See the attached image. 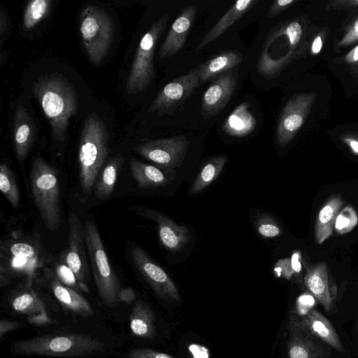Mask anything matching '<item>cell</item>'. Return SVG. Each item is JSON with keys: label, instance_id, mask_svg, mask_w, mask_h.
<instances>
[{"label": "cell", "instance_id": "obj_1", "mask_svg": "<svg viewBox=\"0 0 358 358\" xmlns=\"http://www.w3.org/2000/svg\"><path fill=\"white\" fill-rule=\"evenodd\" d=\"M50 261L38 234L16 231L0 244V284L25 278L30 284Z\"/></svg>", "mask_w": 358, "mask_h": 358}, {"label": "cell", "instance_id": "obj_2", "mask_svg": "<svg viewBox=\"0 0 358 358\" xmlns=\"http://www.w3.org/2000/svg\"><path fill=\"white\" fill-rule=\"evenodd\" d=\"M32 91L50 123L52 137L63 142L69 120L78 110L77 96L73 85L62 76L52 73L38 79Z\"/></svg>", "mask_w": 358, "mask_h": 358}, {"label": "cell", "instance_id": "obj_3", "mask_svg": "<svg viewBox=\"0 0 358 358\" xmlns=\"http://www.w3.org/2000/svg\"><path fill=\"white\" fill-rule=\"evenodd\" d=\"M109 133L96 114H89L79 141V179L82 194H91L108 155Z\"/></svg>", "mask_w": 358, "mask_h": 358}, {"label": "cell", "instance_id": "obj_4", "mask_svg": "<svg viewBox=\"0 0 358 358\" xmlns=\"http://www.w3.org/2000/svg\"><path fill=\"white\" fill-rule=\"evenodd\" d=\"M104 346L101 341L87 334H49L16 341L10 351L17 355L69 358L90 355Z\"/></svg>", "mask_w": 358, "mask_h": 358}, {"label": "cell", "instance_id": "obj_5", "mask_svg": "<svg viewBox=\"0 0 358 358\" xmlns=\"http://www.w3.org/2000/svg\"><path fill=\"white\" fill-rule=\"evenodd\" d=\"M32 196L38 213L50 231L62 224L60 191L56 170L41 157L33 159L30 171Z\"/></svg>", "mask_w": 358, "mask_h": 358}, {"label": "cell", "instance_id": "obj_6", "mask_svg": "<svg viewBox=\"0 0 358 358\" xmlns=\"http://www.w3.org/2000/svg\"><path fill=\"white\" fill-rule=\"evenodd\" d=\"M84 229L90 267L99 297L104 304L114 306L120 302L119 294L121 288L118 278L108 261L101 237L94 222H86Z\"/></svg>", "mask_w": 358, "mask_h": 358}, {"label": "cell", "instance_id": "obj_7", "mask_svg": "<svg viewBox=\"0 0 358 358\" xmlns=\"http://www.w3.org/2000/svg\"><path fill=\"white\" fill-rule=\"evenodd\" d=\"M79 31L89 59L99 64L113 41L115 26L111 17L105 10L88 5L80 12Z\"/></svg>", "mask_w": 358, "mask_h": 358}, {"label": "cell", "instance_id": "obj_8", "mask_svg": "<svg viewBox=\"0 0 358 358\" xmlns=\"http://www.w3.org/2000/svg\"><path fill=\"white\" fill-rule=\"evenodd\" d=\"M169 20V15H162L152 24L139 41L126 83L128 94L141 92L151 84L155 77V49Z\"/></svg>", "mask_w": 358, "mask_h": 358}, {"label": "cell", "instance_id": "obj_9", "mask_svg": "<svg viewBox=\"0 0 358 358\" xmlns=\"http://www.w3.org/2000/svg\"><path fill=\"white\" fill-rule=\"evenodd\" d=\"M129 257L134 266L161 299L167 302H180L179 291L167 273L137 245L129 248Z\"/></svg>", "mask_w": 358, "mask_h": 358}, {"label": "cell", "instance_id": "obj_10", "mask_svg": "<svg viewBox=\"0 0 358 358\" xmlns=\"http://www.w3.org/2000/svg\"><path fill=\"white\" fill-rule=\"evenodd\" d=\"M85 249V229L80 218L71 213L69 217L68 246L62 252L60 259L75 274L80 290L87 293L89 266Z\"/></svg>", "mask_w": 358, "mask_h": 358}, {"label": "cell", "instance_id": "obj_11", "mask_svg": "<svg viewBox=\"0 0 358 358\" xmlns=\"http://www.w3.org/2000/svg\"><path fill=\"white\" fill-rule=\"evenodd\" d=\"M315 92L299 93L292 96L285 105L276 128V140L285 146L295 137L305 122L315 102Z\"/></svg>", "mask_w": 358, "mask_h": 358}, {"label": "cell", "instance_id": "obj_12", "mask_svg": "<svg viewBox=\"0 0 358 358\" xmlns=\"http://www.w3.org/2000/svg\"><path fill=\"white\" fill-rule=\"evenodd\" d=\"M196 75L191 70L168 83L157 94L148 112L173 115L199 86Z\"/></svg>", "mask_w": 358, "mask_h": 358}, {"label": "cell", "instance_id": "obj_13", "mask_svg": "<svg viewBox=\"0 0 358 358\" xmlns=\"http://www.w3.org/2000/svg\"><path fill=\"white\" fill-rule=\"evenodd\" d=\"M189 145L188 139L179 135L148 141L134 149L144 158L162 167L172 168L182 161Z\"/></svg>", "mask_w": 358, "mask_h": 358}, {"label": "cell", "instance_id": "obj_14", "mask_svg": "<svg viewBox=\"0 0 358 358\" xmlns=\"http://www.w3.org/2000/svg\"><path fill=\"white\" fill-rule=\"evenodd\" d=\"M129 210L157 223L160 241L169 251L179 252L189 243L188 228L176 224L162 213L141 206H131Z\"/></svg>", "mask_w": 358, "mask_h": 358}, {"label": "cell", "instance_id": "obj_15", "mask_svg": "<svg viewBox=\"0 0 358 358\" xmlns=\"http://www.w3.org/2000/svg\"><path fill=\"white\" fill-rule=\"evenodd\" d=\"M288 323L303 329L339 352H345L336 330L329 320L318 310L308 308L303 314L291 312Z\"/></svg>", "mask_w": 358, "mask_h": 358}, {"label": "cell", "instance_id": "obj_16", "mask_svg": "<svg viewBox=\"0 0 358 358\" xmlns=\"http://www.w3.org/2000/svg\"><path fill=\"white\" fill-rule=\"evenodd\" d=\"M236 87V78L233 71L223 73L213 80L203 94L201 115L205 119L219 114L229 103Z\"/></svg>", "mask_w": 358, "mask_h": 358}, {"label": "cell", "instance_id": "obj_17", "mask_svg": "<svg viewBox=\"0 0 358 358\" xmlns=\"http://www.w3.org/2000/svg\"><path fill=\"white\" fill-rule=\"evenodd\" d=\"M303 280L306 288L324 310L331 313L336 301V288L329 275L327 264L321 262L306 265Z\"/></svg>", "mask_w": 358, "mask_h": 358}, {"label": "cell", "instance_id": "obj_18", "mask_svg": "<svg viewBox=\"0 0 358 358\" xmlns=\"http://www.w3.org/2000/svg\"><path fill=\"white\" fill-rule=\"evenodd\" d=\"M287 329L289 358H327L329 356L331 351L323 341L294 324L287 323Z\"/></svg>", "mask_w": 358, "mask_h": 358}, {"label": "cell", "instance_id": "obj_19", "mask_svg": "<svg viewBox=\"0 0 358 358\" xmlns=\"http://www.w3.org/2000/svg\"><path fill=\"white\" fill-rule=\"evenodd\" d=\"M196 13V7L194 5L185 6L180 10L159 48L161 59L173 56L184 47Z\"/></svg>", "mask_w": 358, "mask_h": 358}, {"label": "cell", "instance_id": "obj_20", "mask_svg": "<svg viewBox=\"0 0 358 358\" xmlns=\"http://www.w3.org/2000/svg\"><path fill=\"white\" fill-rule=\"evenodd\" d=\"M44 271L50 281L53 294L64 308L83 317H90L94 314L90 303L85 297L76 290L64 285L52 271L46 268Z\"/></svg>", "mask_w": 358, "mask_h": 358}, {"label": "cell", "instance_id": "obj_21", "mask_svg": "<svg viewBox=\"0 0 358 358\" xmlns=\"http://www.w3.org/2000/svg\"><path fill=\"white\" fill-rule=\"evenodd\" d=\"M13 123L15 150L18 160L22 162L35 141L36 126L29 112L20 105L15 110Z\"/></svg>", "mask_w": 358, "mask_h": 358}, {"label": "cell", "instance_id": "obj_22", "mask_svg": "<svg viewBox=\"0 0 358 358\" xmlns=\"http://www.w3.org/2000/svg\"><path fill=\"white\" fill-rule=\"evenodd\" d=\"M243 60L241 52L236 50L224 51L191 69L199 80L200 85L211 78L225 73L238 66Z\"/></svg>", "mask_w": 358, "mask_h": 358}, {"label": "cell", "instance_id": "obj_23", "mask_svg": "<svg viewBox=\"0 0 358 358\" xmlns=\"http://www.w3.org/2000/svg\"><path fill=\"white\" fill-rule=\"evenodd\" d=\"M258 2L259 0H239L236 1L207 32L198 44L196 50H200L210 43L216 40Z\"/></svg>", "mask_w": 358, "mask_h": 358}, {"label": "cell", "instance_id": "obj_24", "mask_svg": "<svg viewBox=\"0 0 358 358\" xmlns=\"http://www.w3.org/2000/svg\"><path fill=\"white\" fill-rule=\"evenodd\" d=\"M155 321V314L149 306L142 300L136 301L129 316L132 334L142 338H154L156 335Z\"/></svg>", "mask_w": 358, "mask_h": 358}, {"label": "cell", "instance_id": "obj_25", "mask_svg": "<svg viewBox=\"0 0 358 358\" xmlns=\"http://www.w3.org/2000/svg\"><path fill=\"white\" fill-rule=\"evenodd\" d=\"M255 127L256 120L250 110L249 103L243 102L224 120L222 129L229 136L243 137L250 134Z\"/></svg>", "mask_w": 358, "mask_h": 358}, {"label": "cell", "instance_id": "obj_26", "mask_svg": "<svg viewBox=\"0 0 358 358\" xmlns=\"http://www.w3.org/2000/svg\"><path fill=\"white\" fill-rule=\"evenodd\" d=\"M131 176L141 189L155 188L169 185L171 182L157 167L132 158L129 162Z\"/></svg>", "mask_w": 358, "mask_h": 358}, {"label": "cell", "instance_id": "obj_27", "mask_svg": "<svg viewBox=\"0 0 358 358\" xmlns=\"http://www.w3.org/2000/svg\"><path fill=\"white\" fill-rule=\"evenodd\" d=\"M343 205V201L338 196L331 197L318 213L315 223V240L322 244L329 238L333 232L335 220Z\"/></svg>", "mask_w": 358, "mask_h": 358}, {"label": "cell", "instance_id": "obj_28", "mask_svg": "<svg viewBox=\"0 0 358 358\" xmlns=\"http://www.w3.org/2000/svg\"><path fill=\"white\" fill-rule=\"evenodd\" d=\"M123 163V157L117 155L101 170L94 185L95 195L99 199H106L113 194Z\"/></svg>", "mask_w": 358, "mask_h": 358}, {"label": "cell", "instance_id": "obj_29", "mask_svg": "<svg viewBox=\"0 0 358 358\" xmlns=\"http://www.w3.org/2000/svg\"><path fill=\"white\" fill-rule=\"evenodd\" d=\"M227 162V157L224 155H218L210 159L198 173L191 187L190 193L198 194L214 182L221 173Z\"/></svg>", "mask_w": 358, "mask_h": 358}, {"label": "cell", "instance_id": "obj_30", "mask_svg": "<svg viewBox=\"0 0 358 358\" xmlns=\"http://www.w3.org/2000/svg\"><path fill=\"white\" fill-rule=\"evenodd\" d=\"M11 304L17 313L29 316L46 312L43 301L31 289L18 293L12 300Z\"/></svg>", "mask_w": 358, "mask_h": 358}, {"label": "cell", "instance_id": "obj_31", "mask_svg": "<svg viewBox=\"0 0 358 358\" xmlns=\"http://www.w3.org/2000/svg\"><path fill=\"white\" fill-rule=\"evenodd\" d=\"M52 0H32L27 3L22 18L25 30H31L46 18L52 8Z\"/></svg>", "mask_w": 358, "mask_h": 358}, {"label": "cell", "instance_id": "obj_32", "mask_svg": "<svg viewBox=\"0 0 358 358\" xmlns=\"http://www.w3.org/2000/svg\"><path fill=\"white\" fill-rule=\"evenodd\" d=\"M0 190L15 208L19 206L20 192L14 173L6 164L0 165Z\"/></svg>", "mask_w": 358, "mask_h": 358}, {"label": "cell", "instance_id": "obj_33", "mask_svg": "<svg viewBox=\"0 0 358 358\" xmlns=\"http://www.w3.org/2000/svg\"><path fill=\"white\" fill-rule=\"evenodd\" d=\"M357 224V212L352 207L348 206L339 211L334 227L338 234H344L350 232Z\"/></svg>", "mask_w": 358, "mask_h": 358}, {"label": "cell", "instance_id": "obj_34", "mask_svg": "<svg viewBox=\"0 0 358 358\" xmlns=\"http://www.w3.org/2000/svg\"><path fill=\"white\" fill-rule=\"evenodd\" d=\"M54 268L56 276L64 285L76 291L80 289L75 274L61 259L55 264Z\"/></svg>", "mask_w": 358, "mask_h": 358}, {"label": "cell", "instance_id": "obj_35", "mask_svg": "<svg viewBox=\"0 0 358 358\" xmlns=\"http://www.w3.org/2000/svg\"><path fill=\"white\" fill-rule=\"evenodd\" d=\"M257 229L259 234L266 238H274L281 234V229L271 217H264L259 220Z\"/></svg>", "mask_w": 358, "mask_h": 358}, {"label": "cell", "instance_id": "obj_36", "mask_svg": "<svg viewBox=\"0 0 358 358\" xmlns=\"http://www.w3.org/2000/svg\"><path fill=\"white\" fill-rule=\"evenodd\" d=\"M357 42H358V16L348 25L343 37L338 43V46L347 47Z\"/></svg>", "mask_w": 358, "mask_h": 358}, {"label": "cell", "instance_id": "obj_37", "mask_svg": "<svg viewBox=\"0 0 358 358\" xmlns=\"http://www.w3.org/2000/svg\"><path fill=\"white\" fill-rule=\"evenodd\" d=\"M129 358H175L164 352L149 348H136L128 355Z\"/></svg>", "mask_w": 358, "mask_h": 358}, {"label": "cell", "instance_id": "obj_38", "mask_svg": "<svg viewBox=\"0 0 358 358\" xmlns=\"http://www.w3.org/2000/svg\"><path fill=\"white\" fill-rule=\"evenodd\" d=\"M327 10H352L358 9V0H331L326 4Z\"/></svg>", "mask_w": 358, "mask_h": 358}, {"label": "cell", "instance_id": "obj_39", "mask_svg": "<svg viewBox=\"0 0 358 358\" xmlns=\"http://www.w3.org/2000/svg\"><path fill=\"white\" fill-rule=\"evenodd\" d=\"M343 62L353 77L358 80V45L344 57Z\"/></svg>", "mask_w": 358, "mask_h": 358}, {"label": "cell", "instance_id": "obj_40", "mask_svg": "<svg viewBox=\"0 0 358 358\" xmlns=\"http://www.w3.org/2000/svg\"><path fill=\"white\" fill-rule=\"evenodd\" d=\"M296 2V0H276L273 1L268 8V17L273 18L277 16Z\"/></svg>", "mask_w": 358, "mask_h": 358}, {"label": "cell", "instance_id": "obj_41", "mask_svg": "<svg viewBox=\"0 0 358 358\" xmlns=\"http://www.w3.org/2000/svg\"><path fill=\"white\" fill-rule=\"evenodd\" d=\"M275 271L278 276H282L287 279H290L295 273L291 259H289L279 260L275 265Z\"/></svg>", "mask_w": 358, "mask_h": 358}, {"label": "cell", "instance_id": "obj_42", "mask_svg": "<svg viewBox=\"0 0 358 358\" xmlns=\"http://www.w3.org/2000/svg\"><path fill=\"white\" fill-rule=\"evenodd\" d=\"M27 321L29 324L35 326H43L53 322L52 320L48 316L46 312L29 316Z\"/></svg>", "mask_w": 358, "mask_h": 358}, {"label": "cell", "instance_id": "obj_43", "mask_svg": "<svg viewBox=\"0 0 358 358\" xmlns=\"http://www.w3.org/2000/svg\"><path fill=\"white\" fill-rule=\"evenodd\" d=\"M136 298L134 290L131 287L121 289L119 294V301L126 304L132 303Z\"/></svg>", "mask_w": 358, "mask_h": 358}, {"label": "cell", "instance_id": "obj_44", "mask_svg": "<svg viewBox=\"0 0 358 358\" xmlns=\"http://www.w3.org/2000/svg\"><path fill=\"white\" fill-rule=\"evenodd\" d=\"M325 34H326L324 31H321L314 38L310 47V52L312 55H316L320 52L323 46Z\"/></svg>", "mask_w": 358, "mask_h": 358}, {"label": "cell", "instance_id": "obj_45", "mask_svg": "<svg viewBox=\"0 0 358 358\" xmlns=\"http://www.w3.org/2000/svg\"><path fill=\"white\" fill-rule=\"evenodd\" d=\"M18 326L17 322L2 320L0 322V338H2L8 332L16 329Z\"/></svg>", "mask_w": 358, "mask_h": 358}, {"label": "cell", "instance_id": "obj_46", "mask_svg": "<svg viewBox=\"0 0 358 358\" xmlns=\"http://www.w3.org/2000/svg\"><path fill=\"white\" fill-rule=\"evenodd\" d=\"M342 139L350 147L352 152L358 155V136L348 134L343 136Z\"/></svg>", "mask_w": 358, "mask_h": 358}, {"label": "cell", "instance_id": "obj_47", "mask_svg": "<svg viewBox=\"0 0 358 358\" xmlns=\"http://www.w3.org/2000/svg\"><path fill=\"white\" fill-rule=\"evenodd\" d=\"M8 19L3 10H0V35H1V47L3 45L4 39L8 29Z\"/></svg>", "mask_w": 358, "mask_h": 358}, {"label": "cell", "instance_id": "obj_48", "mask_svg": "<svg viewBox=\"0 0 358 358\" xmlns=\"http://www.w3.org/2000/svg\"><path fill=\"white\" fill-rule=\"evenodd\" d=\"M292 264V267L295 273H299L301 271V255L299 251H295L290 259Z\"/></svg>", "mask_w": 358, "mask_h": 358}, {"label": "cell", "instance_id": "obj_49", "mask_svg": "<svg viewBox=\"0 0 358 358\" xmlns=\"http://www.w3.org/2000/svg\"><path fill=\"white\" fill-rule=\"evenodd\" d=\"M356 329L358 331V316H357V324H356Z\"/></svg>", "mask_w": 358, "mask_h": 358}]
</instances>
